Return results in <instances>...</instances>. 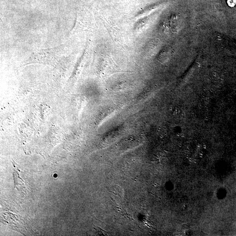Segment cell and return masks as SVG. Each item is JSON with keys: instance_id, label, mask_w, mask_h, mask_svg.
I'll use <instances>...</instances> for the list:
<instances>
[{"instance_id": "6da1fadb", "label": "cell", "mask_w": 236, "mask_h": 236, "mask_svg": "<svg viewBox=\"0 0 236 236\" xmlns=\"http://www.w3.org/2000/svg\"><path fill=\"white\" fill-rule=\"evenodd\" d=\"M228 4L231 7H233L236 4V0H228Z\"/></svg>"}]
</instances>
